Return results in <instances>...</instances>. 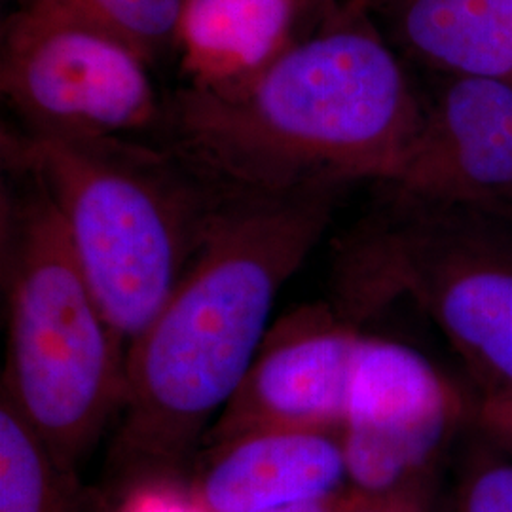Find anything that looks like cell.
Listing matches in <instances>:
<instances>
[{
  "instance_id": "cell-1",
  "label": "cell",
  "mask_w": 512,
  "mask_h": 512,
  "mask_svg": "<svg viewBox=\"0 0 512 512\" xmlns=\"http://www.w3.org/2000/svg\"><path fill=\"white\" fill-rule=\"evenodd\" d=\"M342 188H228L200 253L128 348L103 492L190 476L274 323L277 296L323 238Z\"/></svg>"
},
{
  "instance_id": "cell-2",
  "label": "cell",
  "mask_w": 512,
  "mask_h": 512,
  "mask_svg": "<svg viewBox=\"0 0 512 512\" xmlns=\"http://www.w3.org/2000/svg\"><path fill=\"white\" fill-rule=\"evenodd\" d=\"M425 109L368 14L338 6L256 73L183 88L167 120L171 147L215 181L291 192L393 183Z\"/></svg>"
},
{
  "instance_id": "cell-3",
  "label": "cell",
  "mask_w": 512,
  "mask_h": 512,
  "mask_svg": "<svg viewBox=\"0 0 512 512\" xmlns=\"http://www.w3.org/2000/svg\"><path fill=\"white\" fill-rule=\"evenodd\" d=\"M2 154L50 196L128 353L200 253L230 186L177 148L135 137L4 133Z\"/></svg>"
},
{
  "instance_id": "cell-4",
  "label": "cell",
  "mask_w": 512,
  "mask_h": 512,
  "mask_svg": "<svg viewBox=\"0 0 512 512\" xmlns=\"http://www.w3.org/2000/svg\"><path fill=\"white\" fill-rule=\"evenodd\" d=\"M10 173L18 186L2 188L8 348L0 395L78 471L122 412L126 348L50 196L31 175Z\"/></svg>"
},
{
  "instance_id": "cell-5",
  "label": "cell",
  "mask_w": 512,
  "mask_h": 512,
  "mask_svg": "<svg viewBox=\"0 0 512 512\" xmlns=\"http://www.w3.org/2000/svg\"><path fill=\"white\" fill-rule=\"evenodd\" d=\"M338 285L336 306L357 323L412 302L456 349L480 397H512L511 219L395 196L389 213L344 243Z\"/></svg>"
},
{
  "instance_id": "cell-6",
  "label": "cell",
  "mask_w": 512,
  "mask_h": 512,
  "mask_svg": "<svg viewBox=\"0 0 512 512\" xmlns=\"http://www.w3.org/2000/svg\"><path fill=\"white\" fill-rule=\"evenodd\" d=\"M0 90L31 135L135 137L164 120L147 61L59 0L4 21Z\"/></svg>"
},
{
  "instance_id": "cell-7",
  "label": "cell",
  "mask_w": 512,
  "mask_h": 512,
  "mask_svg": "<svg viewBox=\"0 0 512 512\" xmlns=\"http://www.w3.org/2000/svg\"><path fill=\"white\" fill-rule=\"evenodd\" d=\"M465 412L458 387L418 349L365 334L340 429L349 488L420 495Z\"/></svg>"
},
{
  "instance_id": "cell-8",
  "label": "cell",
  "mask_w": 512,
  "mask_h": 512,
  "mask_svg": "<svg viewBox=\"0 0 512 512\" xmlns=\"http://www.w3.org/2000/svg\"><path fill=\"white\" fill-rule=\"evenodd\" d=\"M363 336L332 304L287 311L272 323L203 446L272 429L340 433Z\"/></svg>"
},
{
  "instance_id": "cell-9",
  "label": "cell",
  "mask_w": 512,
  "mask_h": 512,
  "mask_svg": "<svg viewBox=\"0 0 512 512\" xmlns=\"http://www.w3.org/2000/svg\"><path fill=\"white\" fill-rule=\"evenodd\" d=\"M395 196L512 219V86L450 76L425 109Z\"/></svg>"
},
{
  "instance_id": "cell-10",
  "label": "cell",
  "mask_w": 512,
  "mask_h": 512,
  "mask_svg": "<svg viewBox=\"0 0 512 512\" xmlns=\"http://www.w3.org/2000/svg\"><path fill=\"white\" fill-rule=\"evenodd\" d=\"M190 484L209 512H274L349 490L340 433L272 429L203 446Z\"/></svg>"
},
{
  "instance_id": "cell-11",
  "label": "cell",
  "mask_w": 512,
  "mask_h": 512,
  "mask_svg": "<svg viewBox=\"0 0 512 512\" xmlns=\"http://www.w3.org/2000/svg\"><path fill=\"white\" fill-rule=\"evenodd\" d=\"M308 29L300 0H186L179 29L188 86L236 82L268 65Z\"/></svg>"
},
{
  "instance_id": "cell-12",
  "label": "cell",
  "mask_w": 512,
  "mask_h": 512,
  "mask_svg": "<svg viewBox=\"0 0 512 512\" xmlns=\"http://www.w3.org/2000/svg\"><path fill=\"white\" fill-rule=\"evenodd\" d=\"M380 12L421 63L512 86V0H389Z\"/></svg>"
},
{
  "instance_id": "cell-13",
  "label": "cell",
  "mask_w": 512,
  "mask_h": 512,
  "mask_svg": "<svg viewBox=\"0 0 512 512\" xmlns=\"http://www.w3.org/2000/svg\"><path fill=\"white\" fill-rule=\"evenodd\" d=\"M0 512H103L78 471L55 456L37 431L0 395Z\"/></svg>"
},
{
  "instance_id": "cell-14",
  "label": "cell",
  "mask_w": 512,
  "mask_h": 512,
  "mask_svg": "<svg viewBox=\"0 0 512 512\" xmlns=\"http://www.w3.org/2000/svg\"><path fill=\"white\" fill-rule=\"evenodd\" d=\"M76 16L128 44L148 65L177 52L186 0H59Z\"/></svg>"
},
{
  "instance_id": "cell-15",
  "label": "cell",
  "mask_w": 512,
  "mask_h": 512,
  "mask_svg": "<svg viewBox=\"0 0 512 512\" xmlns=\"http://www.w3.org/2000/svg\"><path fill=\"white\" fill-rule=\"evenodd\" d=\"M486 440L461 475L454 512H512V452Z\"/></svg>"
},
{
  "instance_id": "cell-16",
  "label": "cell",
  "mask_w": 512,
  "mask_h": 512,
  "mask_svg": "<svg viewBox=\"0 0 512 512\" xmlns=\"http://www.w3.org/2000/svg\"><path fill=\"white\" fill-rule=\"evenodd\" d=\"M103 512H209L188 478H150L103 492Z\"/></svg>"
},
{
  "instance_id": "cell-17",
  "label": "cell",
  "mask_w": 512,
  "mask_h": 512,
  "mask_svg": "<svg viewBox=\"0 0 512 512\" xmlns=\"http://www.w3.org/2000/svg\"><path fill=\"white\" fill-rule=\"evenodd\" d=\"M476 427L486 439L512 452V397L484 395L475 406Z\"/></svg>"
},
{
  "instance_id": "cell-18",
  "label": "cell",
  "mask_w": 512,
  "mask_h": 512,
  "mask_svg": "<svg viewBox=\"0 0 512 512\" xmlns=\"http://www.w3.org/2000/svg\"><path fill=\"white\" fill-rule=\"evenodd\" d=\"M344 512H421L420 495H365L349 488Z\"/></svg>"
},
{
  "instance_id": "cell-19",
  "label": "cell",
  "mask_w": 512,
  "mask_h": 512,
  "mask_svg": "<svg viewBox=\"0 0 512 512\" xmlns=\"http://www.w3.org/2000/svg\"><path fill=\"white\" fill-rule=\"evenodd\" d=\"M300 4H302L306 27L311 31L315 27H319L325 19H329L338 10L334 0H300Z\"/></svg>"
},
{
  "instance_id": "cell-20",
  "label": "cell",
  "mask_w": 512,
  "mask_h": 512,
  "mask_svg": "<svg viewBox=\"0 0 512 512\" xmlns=\"http://www.w3.org/2000/svg\"><path fill=\"white\" fill-rule=\"evenodd\" d=\"M348 492L349 490H346L342 494L317 499V501H308V503H300V505H293V507L279 509V511L274 512H344Z\"/></svg>"
},
{
  "instance_id": "cell-21",
  "label": "cell",
  "mask_w": 512,
  "mask_h": 512,
  "mask_svg": "<svg viewBox=\"0 0 512 512\" xmlns=\"http://www.w3.org/2000/svg\"><path fill=\"white\" fill-rule=\"evenodd\" d=\"M387 2L389 0H346V4H342V8L348 12L370 14V12H380Z\"/></svg>"
},
{
  "instance_id": "cell-22",
  "label": "cell",
  "mask_w": 512,
  "mask_h": 512,
  "mask_svg": "<svg viewBox=\"0 0 512 512\" xmlns=\"http://www.w3.org/2000/svg\"><path fill=\"white\" fill-rule=\"evenodd\" d=\"M16 2H18V4H23V2H27V0H16Z\"/></svg>"
}]
</instances>
